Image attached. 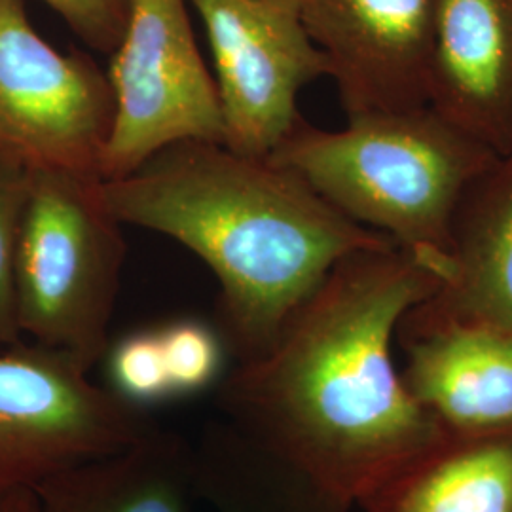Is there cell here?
Here are the masks:
<instances>
[{"label":"cell","mask_w":512,"mask_h":512,"mask_svg":"<svg viewBox=\"0 0 512 512\" xmlns=\"http://www.w3.org/2000/svg\"><path fill=\"white\" fill-rule=\"evenodd\" d=\"M440 287L399 245L342 258L272 348L222 376V420L357 505L448 435L393 359L401 319Z\"/></svg>","instance_id":"6da1fadb"},{"label":"cell","mask_w":512,"mask_h":512,"mask_svg":"<svg viewBox=\"0 0 512 512\" xmlns=\"http://www.w3.org/2000/svg\"><path fill=\"white\" fill-rule=\"evenodd\" d=\"M122 224L179 241L217 277V330L236 365L274 346L346 256L397 245L349 219L300 173L222 143L181 141L103 181Z\"/></svg>","instance_id":"7a4b0ae2"},{"label":"cell","mask_w":512,"mask_h":512,"mask_svg":"<svg viewBox=\"0 0 512 512\" xmlns=\"http://www.w3.org/2000/svg\"><path fill=\"white\" fill-rule=\"evenodd\" d=\"M270 158L300 173L349 219L450 275L454 224L499 158L431 107L348 118L340 131L300 116Z\"/></svg>","instance_id":"3957f363"},{"label":"cell","mask_w":512,"mask_h":512,"mask_svg":"<svg viewBox=\"0 0 512 512\" xmlns=\"http://www.w3.org/2000/svg\"><path fill=\"white\" fill-rule=\"evenodd\" d=\"M101 184L69 171L29 173L16 251L21 334L69 351L90 370L110 346L128 251Z\"/></svg>","instance_id":"277c9868"},{"label":"cell","mask_w":512,"mask_h":512,"mask_svg":"<svg viewBox=\"0 0 512 512\" xmlns=\"http://www.w3.org/2000/svg\"><path fill=\"white\" fill-rule=\"evenodd\" d=\"M88 372L69 351L37 342L0 349V488H37L160 427Z\"/></svg>","instance_id":"5b68a950"},{"label":"cell","mask_w":512,"mask_h":512,"mask_svg":"<svg viewBox=\"0 0 512 512\" xmlns=\"http://www.w3.org/2000/svg\"><path fill=\"white\" fill-rule=\"evenodd\" d=\"M114 120L101 179L128 177L162 148L226 139L215 74L203 61L186 0H129L107 71Z\"/></svg>","instance_id":"8992f818"},{"label":"cell","mask_w":512,"mask_h":512,"mask_svg":"<svg viewBox=\"0 0 512 512\" xmlns=\"http://www.w3.org/2000/svg\"><path fill=\"white\" fill-rule=\"evenodd\" d=\"M112 120L109 76L92 55L59 52L23 0H0V164L101 177Z\"/></svg>","instance_id":"52a82bcc"},{"label":"cell","mask_w":512,"mask_h":512,"mask_svg":"<svg viewBox=\"0 0 512 512\" xmlns=\"http://www.w3.org/2000/svg\"><path fill=\"white\" fill-rule=\"evenodd\" d=\"M202 18L226 128V147L270 156L300 120L298 95L329 76L302 0H186Z\"/></svg>","instance_id":"ba28073f"},{"label":"cell","mask_w":512,"mask_h":512,"mask_svg":"<svg viewBox=\"0 0 512 512\" xmlns=\"http://www.w3.org/2000/svg\"><path fill=\"white\" fill-rule=\"evenodd\" d=\"M440 0H302L348 118L429 107Z\"/></svg>","instance_id":"9c48e42d"},{"label":"cell","mask_w":512,"mask_h":512,"mask_svg":"<svg viewBox=\"0 0 512 512\" xmlns=\"http://www.w3.org/2000/svg\"><path fill=\"white\" fill-rule=\"evenodd\" d=\"M403 382L448 435L512 429V330L429 298L401 319Z\"/></svg>","instance_id":"30bf717a"},{"label":"cell","mask_w":512,"mask_h":512,"mask_svg":"<svg viewBox=\"0 0 512 512\" xmlns=\"http://www.w3.org/2000/svg\"><path fill=\"white\" fill-rule=\"evenodd\" d=\"M429 107L503 156L512 150V0H440Z\"/></svg>","instance_id":"8fae6325"},{"label":"cell","mask_w":512,"mask_h":512,"mask_svg":"<svg viewBox=\"0 0 512 512\" xmlns=\"http://www.w3.org/2000/svg\"><path fill=\"white\" fill-rule=\"evenodd\" d=\"M42 512H194L192 444L164 427L105 458L44 480Z\"/></svg>","instance_id":"7c38bea8"},{"label":"cell","mask_w":512,"mask_h":512,"mask_svg":"<svg viewBox=\"0 0 512 512\" xmlns=\"http://www.w3.org/2000/svg\"><path fill=\"white\" fill-rule=\"evenodd\" d=\"M357 505L363 512H512V429L446 435Z\"/></svg>","instance_id":"4fadbf2b"},{"label":"cell","mask_w":512,"mask_h":512,"mask_svg":"<svg viewBox=\"0 0 512 512\" xmlns=\"http://www.w3.org/2000/svg\"><path fill=\"white\" fill-rule=\"evenodd\" d=\"M429 300L512 330V150L459 205L450 275Z\"/></svg>","instance_id":"5bb4252c"},{"label":"cell","mask_w":512,"mask_h":512,"mask_svg":"<svg viewBox=\"0 0 512 512\" xmlns=\"http://www.w3.org/2000/svg\"><path fill=\"white\" fill-rule=\"evenodd\" d=\"M192 454L198 499L217 512L351 511L344 499L222 418L205 423Z\"/></svg>","instance_id":"9a60e30c"},{"label":"cell","mask_w":512,"mask_h":512,"mask_svg":"<svg viewBox=\"0 0 512 512\" xmlns=\"http://www.w3.org/2000/svg\"><path fill=\"white\" fill-rule=\"evenodd\" d=\"M107 378L112 393L126 403L145 408L175 399L165 365L160 330H135L109 346Z\"/></svg>","instance_id":"2e32d148"},{"label":"cell","mask_w":512,"mask_h":512,"mask_svg":"<svg viewBox=\"0 0 512 512\" xmlns=\"http://www.w3.org/2000/svg\"><path fill=\"white\" fill-rule=\"evenodd\" d=\"M158 330L175 399L219 385L226 351L219 330L198 319H177Z\"/></svg>","instance_id":"e0dca14e"},{"label":"cell","mask_w":512,"mask_h":512,"mask_svg":"<svg viewBox=\"0 0 512 512\" xmlns=\"http://www.w3.org/2000/svg\"><path fill=\"white\" fill-rule=\"evenodd\" d=\"M29 192V173L0 164V349L21 340L16 298L19 226Z\"/></svg>","instance_id":"ac0fdd59"},{"label":"cell","mask_w":512,"mask_h":512,"mask_svg":"<svg viewBox=\"0 0 512 512\" xmlns=\"http://www.w3.org/2000/svg\"><path fill=\"white\" fill-rule=\"evenodd\" d=\"M99 54L110 55L128 23L129 0H42Z\"/></svg>","instance_id":"d6986e66"},{"label":"cell","mask_w":512,"mask_h":512,"mask_svg":"<svg viewBox=\"0 0 512 512\" xmlns=\"http://www.w3.org/2000/svg\"><path fill=\"white\" fill-rule=\"evenodd\" d=\"M0 512H42L35 488H0Z\"/></svg>","instance_id":"ffe728a7"}]
</instances>
